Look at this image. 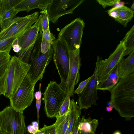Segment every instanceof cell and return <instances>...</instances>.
Here are the masks:
<instances>
[{
	"label": "cell",
	"instance_id": "obj_1",
	"mask_svg": "<svg viewBox=\"0 0 134 134\" xmlns=\"http://www.w3.org/2000/svg\"><path fill=\"white\" fill-rule=\"evenodd\" d=\"M113 108L126 120L134 116V73L120 79L110 91Z\"/></svg>",
	"mask_w": 134,
	"mask_h": 134
},
{
	"label": "cell",
	"instance_id": "obj_2",
	"mask_svg": "<svg viewBox=\"0 0 134 134\" xmlns=\"http://www.w3.org/2000/svg\"><path fill=\"white\" fill-rule=\"evenodd\" d=\"M43 33L39 32L31 53L29 59L31 65L27 72L31 82L36 83L43 78L46 68L53 57V50L52 46L47 52L43 54L41 52V43Z\"/></svg>",
	"mask_w": 134,
	"mask_h": 134
},
{
	"label": "cell",
	"instance_id": "obj_3",
	"mask_svg": "<svg viewBox=\"0 0 134 134\" xmlns=\"http://www.w3.org/2000/svg\"><path fill=\"white\" fill-rule=\"evenodd\" d=\"M30 65L21 61L15 55L11 57L8 68L5 96L9 99L20 86Z\"/></svg>",
	"mask_w": 134,
	"mask_h": 134
},
{
	"label": "cell",
	"instance_id": "obj_4",
	"mask_svg": "<svg viewBox=\"0 0 134 134\" xmlns=\"http://www.w3.org/2000/svg\"><path fill=\"white\" fill-rule=\"evenodd\" d=\"M44 110L47 117L51 118L58 115L61 107L68 93L56 81H50L43 93Z\"/></svg>",
	"mask_w": 134,
	"mask_h": 134
},
{
	"label": "cell",
	"instance_id": "obj_5",
	"mask_svg": "<svg viewBox=\"0 0 134 134\" xmlns=\"http://www.w3.org/2000/svg\"><path fill=\"white\" fill-rule=\"evenodd\" d=\"M26 128L23 112L10 106L0 111V132L8 134H24Z\"/></svg>",
	"mask_w": 134,
	"mask_h": 134
},
{
	"label": "cell",
	"instance_id": "obj_6",
	"mask_svg": "<svg viewBox=\"0 0 134 134\" xmlns=\"http://www.w3.org/2000/svg\"><path fill=\"white\" fill-rule=\"evenodd\" d=\"M85 26L82 20L76 18L61 29L58 38L65 42L69 50L80 48Z\"/></svg>",
	"mask_w": 134,
	"mask_h": 134
},
{
	"label": "cell",
	"instance_id": "obj_7",
	"mask_svg": "<svg viewBox=\"0 0 134 134\" xmlns=\"http://www.w3.org/2000/svg\"><path fill=\"white\" fill-rule=\"evenodd\" d=\"M35 84L31 82L27 73L18 90L10 99V106L14 109L23 112L31 105L34 98Z\"/></svg>",
	"mask_w": 134,
	"mask_h": 134
},
{
	"label": "cell",
	"instance_id": "obj_8",
	"mask_svg": "<svg viewBox=\"0 0 134 134\" xmlns=\"http://www.w3.org/2000/svg\"><path fill=\"white\" fill-rule=\"evenodd\" d=\"M52 46L53 60L61 80L60 84L65 83L67 81L69 72V50L65 42L59 38L54 41Z\"/></svg>",
	"mask_w": 134,
	"mask_h": 134
},
{
	"label": "cell",
	"instance_id": "obj_9",
	"mask_svg": "<svg viewBox=\"0 0 134 134\" xmlns=\"http://www.w3.org/2000/svg\"><path fill=\"white\" fill-rule=\"evenodd\" d=\"M126 50L124 43L121 40L114 51L107 59L103 60L98 56L97 85L104 81L124 57Z\"/></svg>",
	"mask_w": 134,
	"mask_h": 134
},
{
	"label": "cell",
	"instance_id": "obj_10",
	"mask_svg": "<svg viewBox=\"0 0 134 134\" xmlns=\"http://www.w3.org/2000/svg\"><path fill=\"white\" fill-rule=\"evenodd\" d=\"M41 16V14L39 15L36 22L18 38V44L21 49L20 52L17 53V57L25 63H29L31 53L39 32Z\"/></svg>",
	"mask_w": 134,
	"mask_h": 134
},
{
	"label": "cell",
	"instance_id": "obj_11",
	"mask_svg": "<svg viewBox=\"0 0 134 134\" xmlns=\"http://www.w3.org/2000/svg\"><path fill=\"white\" fill-rule=\"evenodd\" d=\"M70 65L68 80L65 83L59 85L70 97L74 96L75 86L80 79V69L82 65L80 56V48L69 50Z\"/></svg>",
	"mask_w": 134,
	"mask_h": 134
},
{
	"label": "cell",
	"instance_id": "obj_12",
	"mask_svg": "<svg viewBox=\"0 0 134 134\" xmlns=\"http://www.w3.org/2000/svg\"><path fill=\"white\" fill-rule=\"evenodd\" d=\"M84 1L83 0H51L46 9L49 21L58 22L61 16L73 13L74 10Z\"/></svg>",
	"mask_w": 134,
	"mask_h": 134
},
{
	"label": "cell",
	"instance_id": "obj_13",
	"mask_svg": "<svg viewBox=\"0 0 134 134\" xmlns=\"http://www.w3.org/2000/svg\"><path fill=\"white\" fill-rule=\"evenodd\" d=\"M98 67L96 61L94 71L91 79L83 91L79 94L77 103L81 109H88L92 105H96L99 99L96 88Z\"/></svg>",
	"mask_w": 134,
	"mask_h": 134
},
{
	"label": "cell",
	"instance_id": "obj_14",
	"mask_svg": "<svg viewBox=\"0 0 134 134\" xmlns=\"http://www.w3.org/2000/svg\"><path fill=\"white\" fill-rule=\"evenodd\" d=\"M39 13L35 12L26 16L23 20L17 23L3 32H0V40L12 37L18 34L25 32L36 21Z\"/></svg>",
	"mask_w": 134,
	"mask_h": 134
},
{
	"label": "cell",
	"instance_id": "obj_15",
	"mask_svg": "<svg viewBox=\"0 0 134 134\" xmlns=\"http://www.w3.org/2000/svg\"><path fill=\"white\" fill-rule=\"evenodd\" d=\"M109 15L124 27L133 17L134 11L124 5L114 7L107 12Z\"/></svg>",
	"mask_w": 134,
	"mask_h": 134
},
{
	"label": "cell",
	"instance_id": "obj_16",
	"mask_svg": "<svg viewBox=\"0 0 134 134\" xmlns=\"http://www.w3.org/2000/svg\"><path fill=\"white\" fill-rule=\"evenodd\" d=\"M7 52H0V91L5 96L8 68L11 56Z\"/></svg>",
	"mask_w": 134,
	"mask_h": 134
},
{
	"label": "cell",
	"instance_id": "obj_17",
	"mask_svg": "<svg viewBox=\"0 0 134 134\" xmlns=\"http://www.w3.org/2000/svg\"><path fill=\"white\" fill-rule=\"evenodd\" d=\"M117 66L119 79L134 73V51L126 58H123Z\"/></svg>",
	"mask_w": 134,
	"mask_h": 134
},
{
	"label": "cell",
	"instance_id": "obj_18",
	"mask_svg": "<svg viewBox=\"0 0 134 134\" xmlns=\"http://www.w3.org/2000/svg\"><path fill=\"white\" fill-rule=\"evenodd\" d=\"M51 0H23L14 8L17 13L25 11L29 12L35 9L42 10L46 8Z\"/></svg>",
	"mask_w": 134,
	"mask_h": 134
},
{
	"label": "cell",
	"instance_id": "obj_19",
	"mask_svg": "<svg viewBox=\"0 0 134 134\" xmlns=\"http://www.w3.org/2000/svg\"><path fill=\"white\" fill-rule=\"evenodd\" d=\"M81 109L74 99L70 100L69 124L65 134H72L76 125L80 119Z\"/></svg>",
	"mask_w": 134,
	"mask_h": 134
},
{
	"label": "cell",
	"instance_id": "obj_20",
	"mask_svg": "<svg viewBox=\"0 0 134 134\" xmlns=\"http://www.w3.org/2000/svg\"><path fill=\"white\" fill-rule=\"evenodd\" d=\"M119 80L116 66L104 81L97 85L96 88L97 90H107L110 91Z\"/></svg>",
	"mask_w": 134,
	"mask_h": 134
},
{
	"label": "cell",
	"instance_id": "obj_21",
	"mask_svg": "<svg viewBox=\"0 0 134 134\" xmlns=\"http://www.w3.org/2000/svg\"><path fill=\"white\" fill-rule=\"evenodd\" d=\"M98 120L92 119L90 117L85 118L83 115L80 119L78 127L79 130L85 132L94 133L98 125Z\"/></svg>",
	"mask_w": 134,
	"mask_h": 134
},
{
	"label": "cell",
	"instance_id": "obj_22",
	"mask_svg": "<svg viewBox=\"0 0 134 134\" xmlns=\"http://www.w3.org/2000/svg\"><path fill=\"white\" fill-rule=\"evenodd\" d=\"M70 111L62 116L58 115L55 117L56 121L54 124L57 134H65L68 130Z\"/></svg>",
	"mask_w": 134,
	"mask_h": 134
},
{
	"label": "cell",
	"instance_id": "obj_23",
	"mask_svg": "<svg viewBox=\"0 0 134 134\" xmlns=\"http://www.w3.org/2000/svg\"><path fill=\"white\" fill-rule=\"evenodd\" d=\"M124 42L126 50L124 57L134 51V25L126 33L122 40Z\"/></svg>",
	"mask_w": 134,
	"mask_h": 134
},
{
	"label": "cell",
	"instance_id": "obj_24",
	"mask_svg": "<svg viewBox=\"0 0 134 134\" xmlns=\"http://www.w3.org/2000/svg\"><path fill=\"white\" fill-rule=\"evenodd\" d=\"M55 39L54 35L50 32L49 28L43 32L41 43V52L42 53L44 54L47 52Z\"/></svg>",
	"mask_w": 134,
	"mask_h": 134
},
{
	"label": "cell",
	"instance_id": "obj_25",
	"mask_svg": "<svg viewBox=\"0 0 134 134\" xmlns=\"http://www.w3.org/2000/svg\"><path fill=\"white\" fill-rule=\"evenodd\" d=\"M23 0H1V12L2 17L7 11L15 8Z\"/></svg>",
	"mask_w": 134,
	"mask_h": 134
},
{
	"label": "cell",
	"instance_id": "obj_26",
	"mask_svg": "<svg viewBox=\"0 0 134 134\" xmlns=\"http://www.w3.org/2000/svg\"><path fill=\"white\" fill-rule=\"evenodd\" d=\"M15 14L10 18L2 22L1 24L0 32H3L17 23L25 19L26 16L23 17H18Z\"/></svg>",
	"mask_w": 134,
	"mask_h": 134
},
{
	"label": "cell",
	"instance_id": "obj_27",
	"mask_svg": "<svg viewBox=\"0 0 134 134\" xmlns=\"http://www.w3.org/2000/svg\"><path fill=\"white\" fill-rule=\"evenodd\" d=\"M24 32L20 33L12 37L0 40V52H7L9 53L12 47V43L14 40Z\"/></svg>",
	"mask_w": 134,
	"mask_h": 134
},
{
	"label": "cell",
	"instance_id": "obj_28",
	"mask_svg": "<svg viewBox=\"0 0 134 134\" xmlns=\"http://www.w3.org/2000/svg\"><path fill=\"white\" fill-rule=\"evenodd\" d=\"M42 15L41 22L39 28V32H43L46 30L49 27V21L46 8L42 9L40 12Z\"/></svg>",
	"mask_w": 134,
	"mask_h": 134
},
{
	"label": "cell",
	"instance_id": "obj_29",
	"mask_svg": "<svg viewBox=\"0 0 134 134\" xmlns=\"http://www.w3.org/2000/svg\"><path fill=\"white\" fill-rule=\"evenodd\" d=\"M70 97L68 96L65 99L62 104L58 115L62 116L68 112L69 108Z\"/></svg>",
	"mask_w": 134,
	"mask_h": 134
},
{
	"label": "cell",
	"instance_id": "obj_30",
	"mask_svg": "<svg viewBox=\"0 0 134 134\" xmlns=\"http://www.w3.org/2000/svg\"><path fill=\"white\" fill-rule=\"evenodd\" d=\"M96 1L104 8L108 6H115V7L121 2L119 0H97Z\"/></svg>",
	"mask_w": 134,
	"mask_h": 134
},
{
	"label": "cell",
	"instance_id": "obj_31",
	"mask_svg": "<svg viewBox=\"0 0 134 134\" xmlns=\"http://www.w3.org/2000/svg\"><path fill=\"white\" fill-rule=\"evenodd\" d=\"M91 76L85 80L81 82L79 84L77 89L74 91V93L79 94L81 93L85 88L91 78Z\"/></svg>",
	"mask_w": 134,
	"mask_h": 134
},
{
	"label": "cell",
	"instance_id": "obj_32",
	"mask_svg": "<svg viewBox=\"0 0 134 134\" xmlns=\"http://www.w3.org/2000/svg\"><path fill=\"white\" fill-rule=\"evenodd\" d=\"M45 134H57L54 124L49 126L44 124L43 127L40 130Z\"/></svg>",
	"mask_w": 134,
	"mask_h": 134
},
{
	"label": "cell",
	"instance_id": "obj_33",
	"mask_svg": "<svg viewBox=\"0 0 134 134\" xmlns=\"http://www.w3.org/2000/svg\"><path fill=\"white\" fill-rule=\"evenodd\" d=\"M26 129L28 132L31 134H35L39 130V124L37 121L32 122V124L28 126Z\"/></svg>",
	"mask_w": 134,
	"mask_h": 134
},
{
	"label": "cell",
	"instance_id": "obj_34",
	"mask_svg": "<svg viewBox=\"0 0 134 134\" xmlns=\"http://www.w3.org/2000/svg\"><path fill=\"white\" fill-rule=\"evenodd\" d=\"M18 13L16 12L14 8L11 9L7 11L2 16V22L7 19Z\"/></svg>",
	"mask_w": 134,
	"mask_h": 134
},
{
	"label": "cell",
	"instance_id": "obj_35",
	"mask_svg": "<svg viewBox=\"0 0 134 134\" xmlns=\"http://www.w3.org/2000/svg\"><path fill=\"white\" fill-rule=\"evenodd\" d=\"M41 99L38 100H36V107L37 111V122L39 124L40 118L39 113L40 109L41 106Z\"/></svg>",
	"mask_w": 134,
	"mask_h": 134
},
{
	"label": "cell",
	"instance_id": "obj_36",
	"mask_svg": "<svg viewBox=\"0 0 134 134\" xmlns=\"http://www.w3.org/2000/svg\"><path fill=\"white\" fill-rule=\"evenodd\" d=\"M41 83L39 84V89L38 91L36 92L34 94V96L36 99V100H38L41 99L42 93L41 91Z\"/></svg>",
	"mask_w": 134,
	"mask_h": 134
},
{
	"label": "cell",
	"instance_id": "obj_37",
	"mask_svg": "<svg viewBox=\"0 0 134 134\" xmlns=\"http://www.w3.org/2000/svg\"><path fill=\"white\" fill-rule=\"evenodd\" d=\"M12 47L14 51L17 53L20 52L21 49L20 46L18 44L13 45Z\"/></svg>",
	"mask_w": 134,
	"mask_h": 134
},
{
	"label": "cell",
	"instance_id": "obj_38",
	"mask_svg": "<svg viewBox=\"0 0 134 134\" xmlns=\"http://www.w3.org/2000/svg\"><path fill=\"white\" fill-rule=\"evenodd\" d=\"M109 105L108 106L106 107V110L107 111L110 112L112 111L114 108L110 101L109 102Z\"/></svg>",
	"mask_w": 134,
	"mask_h": 134
},
{
	"label": "cell",
	"instance_id": "obj_39",
	"mask_svg": "<svg viewBox=\"0 0 134 134\" xmlns=\"http://www.w3.org/2000/svg\"><path fill=\"white\" fill-rule=\"evenodd\" d=\"M80 121L77 123V124L76 125L75 127V128L74 129L72 134H77L78 131H79L78 127Z\"/></svg>",
	"mask_w": 134,
	"mask_h": 134
},
{
	"label": "cell",
	"instance_id": "obj_40",
	"mask_svg": "<svg viewBox=\"0 0 134 134\" xmlns=\"http://www.w3.org/2000/svg\"><path fill=\"white\" fill-rule=\"evenodd\" d=\"M94 133L90 132H85L79 130L77 134H94Z\"/></svg>",
	"mask_w": 134,
	"mask_h": 134
},
{
	"label": "cell",
	"instance_id": "obj_41",
	"mask_svg": "<svg viewBox=\"0 0 134 134\" xmlns=\"http://www.w3.org/2000/svg\"><path fill=\"white\" fill-rule=\"evenodd\" d=\"M2 18L1 14V0H0V27H1V24L2 22Z\"/></svg>",
	"mask_w": 134,
	"mask_h": 134
},
{
	"label": "cell",
	"instance_id": "obj_42",
	"mask_svg": "<svg viewBox=\"0 0 134 134\" xmlns=\"http://www.w3.org/2000/svg\"><path fill=\"white\" fill-rule=\"evenodd\" d=\"M35 134H45L44 132L39 130Z\"/></svg>",
	"mask_w": 134,
	"mask_h": 134
},
{
	"label": "cell",
	"instance_id": "obj_43",
	"mask_svg": "<svg viewBox=\"0 0 134 134\" xmlns=\"http://www.w3.org/2000/svg\"><path fill=\"white\" fill-rule=\"evenodd\" d=\"M113 134H121L120 131H115Z\"/></svg>",
	"mask_w": 134,
	"mask_h": 134
},
{
	"label": "cell",
	"instance_id": "obj_44",
	"mask_svg": "<svg viewBox=\"0 0 134 134\" xmlns=\"http://www.w3.org/2000/svg\"><path fill=\"white\" fill-rule=\"evenodd\" d=\"M134 8V3L132 4L131 6V9L133 10Z\"/></svg>",
	"mask_w": 134,
	"mask_h": 134
},
{
	"label": "cell",
	"instance_id": "obj_45",
	"mask_svg": "<svg viewBox=\"0 0 134 134\" xmlns=\"http://www.w3.org/2000/svg\"><path fill=\"white\" fill-rule=\"evenodd\" d=\"M0 134H8L4 132H0Z\"/></svg>",
	"mask_w": 134,
	"mask_h": 134
},
{
	"label": "cell",
	"instance_id": "obj_46",
	"mask_svg": "<svg viewBox=\"0 0 134 134\" xmlns=\"http://www.w3.org/2000/svg\"><path fill=\"white\" fill-rule=\"evenodd\" d=\"M1 92L0 91V96L1 95Z\"/></svg>",
	"mask_w": 134,
	"mask_h": 134
},
{
	"label": "cell",
	"instance_id": "obj_47",
	"mask_svg": "<svg viewBox=\"0 0 134 134\" xmlns=\"http://www.w3.org/2000/svg\"><path fill=\"white\" fill-rule=\"evenodd\" d=\"M95 132L94 133V134H95Z\"/></svg>",
	"mask_w": 134,
	"mask_h": 134
}]
</instances>
